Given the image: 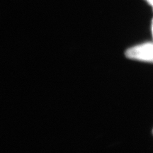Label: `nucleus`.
<instances>
[{
	"mask_svg": "<svg viewBox=\"0 0 153 153\" xmlns=\"http://www.w3.org/2000/svg\"><path fill=\"white\" fill-rule=\"evenodd\" d=\"M125 55L130 60L153 63V43H144L129 48Z\"/></svg>",
	"mask_w": 153,
	"mask_h": 153,
	"instance_id": "f257e3e1",
	"label": "nucleus"
},
{
	"mask_svg": "<svg viewBox=\"0 0 153 153\" xmlns=\"http://www.w3.org/2000/svg\"><path fill=\"white\" fill-rule=\"evenodd\" d=\"M147 2H148L149 4H150L151 6H152V9H153V0H146Z\"/></svg>",
	"mask_w": 153,
	"mask_h": 153,
	"instance_id": "f03ea898",
	"label": "nucleus"
},
{
	"mask_svg": "<svg viewBox=\"0 0 153 153\" xmlns=\"http://www.w3.org/2000/svg\"><path fill=\"white\" fill-rule=\"evenodd\" d=\"M151 28H152V37H153V20L152 22V27H151Z\"/></svg>",
	"mask_w": 153,
	"mask_h": 153,
	"instance_id": "7ed1b4c3",
	"label": "nucleus"
}]
</instances>
